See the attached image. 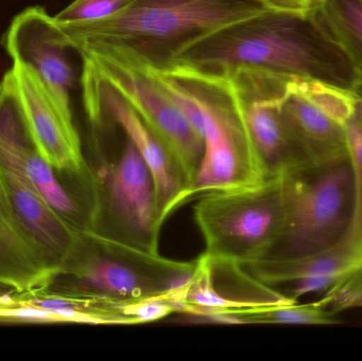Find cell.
<instances>
[{
  "instance_id": "12",
  "label": "cell",
  "mask_w": 362,
  "mask_h": 361,
  "mask_svg": "<svg viewBox=\"0 0 362 361\" xmlns=\"http://www.w3.org/2000/svg\"><path fill=\"white\" fill-rule=\"evenodd\" d=\"M11 71L42 156L66 179L85 186L93 184L95 173L83 154L72 110L59 103L32 68L13 63Z\"/></svg>"
},
{
  "instance_id": "5",
  "label": "cell",
  "mask_w": 362,
  "mask_h": 361,
  "mask_svg": "<svg viewBox=\"0 0 362 361\" xmlns=\"http://www.w3.org/2000/svg\"><path fill=\"white\" fill-rule=\"evenodd\" d=\"M194 220L211 258L246 265L267 258L284 235V177L272 176L243 188L200 195Z\"/></svg>"
},
{
  "instance_id": "10",
  "label": "cell",
  "mask_w": 362,
  "mask_h": 361,
  "mask_svg": "<svg viewBox=\"0 0 362 361\" xmlns=\"http://www.w3.org/2000/svg\"><path fill=\"white\" fill-rule=\"evenodd\" d=\"M81 57L97 66L163 142L187 180L189 201L204 155V142L185 112L146 70L106 55L90 53Z\"/></svg>"
},
{
  "instance_id": "1",
  "label": "cell",
  "mask_w": 362,
  "mask_h": 361,
  "mask_svg": "<svg viewBox=\"0 0 362 361\" xmlns=\"http://www.w3.org/2000/svg\"><path fill=\"white\" fill-rule=\"evenodd\" d=\"M170 68L227 78L265 72L362 91L361 76L313 10H267L226 25L185 49Z\"/></svg>"
},
{
  "instance_id": "4",
  "label": "cell",
  "mask_w": 362,
  "mask_h": 361,
  "mask_svg": "<svg viewBox=\"0 0 362 361\" xmlns=\"http://www.w3.org/2000/svg\"><path fill=\"white\" fill-rule=\"evenodd\" d=\"M194 268L195 261L170 260L83 231L61 268L40 290L134 302L167 296L189 281Z\"/></svg>"
},
{
  "instance_id": "18",
  "label": "cell",
  "mask_w": 362,
  "mask_h": 361,
  "mask_svg": "<svg viewBox=\"0 0 362 361\" xmlns=\"http://www.w3.org/2000/svg\"><path fill=\"white\" fill-rule=\"evenodd\" d=\"M133 0H74L53 16L59 25L90 23L107 18L127 8Z\"/></svg>"
},
{
  "instance_id": "17",
  "label": "cell",
  "mask_w": 362,
  "mask_h": 361,
  "mask_svg": "<svg viewBox=\"0 0 362 361\" xmlns=\"http://www.w3.org/2000/svg\"><path fill=\"white\" fill-rule=\"evenodd\" d=\"M225 324H312L329 326L339 324L335 316L318 301L298 304L297 302L263 309H245L221 316Z\"/></svg>"
},
{
  "instance_id": "19",
  "label": "cell",
  "mask_w": 362,
  "mask_h": 361,
  "mask_svg": "<svg viewBox=\"0 0 362 361\" xmlns=\"http://www.w3.org/2000/svg\"><path fill=\"white\" fill-rule=\"evenodd\" d=\"M272 10L291 12H310L314 8L316 0H264Z\"/></svg>"
},
{
  "instance_id": "7",
  "label": "cell",
  "mask_w": 362,
  "mask_h": 361,
  "mask_svg": "<svg viewBox=\"0 0 362 361\" xmlns=\"http://www.w3.org/2000/svg\"><path fill=\"white\" fill-rule=\"evenodd\" d=\"M163 226L152 174L135 144L125 137L120 156L95 173L90 231L159 254Z\"/></svg>"
},
{
  "instance_id": "6",
  "label": "cell",
  "mask_w": 362,
  "mask_h": 361,
  "mask_svg": "<svg viewBox=\"0 0 362 361\" xmlns=\"http://www.w3.org/2000/svg\"><path fill=\"white\" fill-rule=\"evenodd\" d=\"M283 177L286 229L267 258H303L325 251L341 241L350 226L354 205V182L349 162Z\"/></svg>"
},
{
  "instance_id": "15",
  "label": "cell",
  "mask_w": 362,
  "mask_h": 361,
  "mask_svg": "<svg viewBox=\"0 0 362 361\" xmlns=\"http://www.w3.org/2000/svg\"><path fill=\"white\" fill-rule=\"evenodd\" d=\"M282 100L285 119L314 171L349 162L344 127L293 90Z\"/></svg>"
},
{
  "instance_id": "9",
  "label": "cell",
  "mask_w": 362,
  "mask_h": 361,
  "mask_svg": "<svg viewBox=\"0 0 362 361\" xmlns=\"http://www.w3.org/2000/svg\"><path fill=\"white\" fill-rule=\"evenodd\" d=\"M82 59L83 103L89 123L95 133L107 125H115L135 144L152 174L159 220L163 225L176 209L187 203V180L169 150L131 103L90 59Z\"/></svg>"
},
{
  "instance_id": "13",
  "label": "cell",
  "mask_w": 362,
  "mask_h": 361,
  "mask_svg": "<svg viewBox=\"0 0 362 361\" xmlns=\"http://www.w3.org/2000/svg\"><path fill=\"white\" fill-rule=\"evenodd\" d=\"M4 46L13 63L32 68L62 105L71 110L70 91L74 73L70 50L53 16L42 6H30L16 15L4 34Z\"/></svg>"
},
{
  "instance_id": "11",
  "label": "cell",
  "mask_w": 362,
  "mask_h": 361,
  "mask_svg": "<svg viewBox=\"0 0 362 361\" xmlns=\"http://www.w3.org/2000/svg\"><path fill=\"white\" fill-rule=\"evenodd\" d=\"M242 103L255 148L269 176L314 172L282 110L291 78L259 71L230 76Z\"/></svg>"
},
{
  "instance_id": "14",
  "label": "cell",
  "mask_w": 362,
  "mask_h": 361,
  "mask_svg": "<svg viewBox=\"0 0 362 361\" xmlns=\"http://www.w3.org/2000/svg\"><path fill=\"white\" fill-rule=\"evenodd\" d=\"M51 278L44 256L17 218L0 178V290L25 292Z\"/></svg>"
},
{
  "instance_id": "2",
  "label": "cell",
  "mask_w": 362,
  "mask_h": 361,
  "mask_svg": "<svg viewBox=\"0 0 362 361\" xmlns=\"http://www.w3.org/2000/svg\"><path fill=\"white\" fill-rule=\"evenodd\" d=\"M272 10L264 0H133L112 16L59 25L70 50L163 71L187 47L238 20Z\"/></svg>"
},
{
  "instance_id": "8",
  "label": "cell",
  "mask_w": 362,
  "mask_h": 361,
  "mask_svg": "<svg viewBox=\"0 0 362 361\" xmlns=\"http://www.w3.org/2000/svg\"><path fill=\"white\" fill-rule=\"evenodd\" d=\"M23 117L14 76L8 71L0 82V178L17 218L42 252L52 277L80 232L51 209L23 170L17 143Z\"/></svg>"
},
{
  "instance_id": "16",
  "label": "cell",
  "mask_w": 362,
  "mask_h": 361,
  "mask_svg": "<svg viewBox=\"0 0 362 361\" xmlns=\"http://www.w3.org/2000/svg\"><path fill=\"white\" fill-rule=\"evenodd\" d=\"M313 11L362 81V0H316Z\"/></svg>"
},
{
  "instance_id": "3",
  "label": "cell",
  "mask_w": 362,
  "mask_h": 361,
  "mask_svg": "<svg viewBox=\"0 0 362 361\" xmlns=\"http://www.w3.org/2000/svg\"><path fill=\"white\" fill-rule=\"evenodd\" d=\"M173 99L204 142V155L187 199L257 184L268 175L249 131L231 78L180 68L144 69Z\"/></svg>"
}]
</instances>
